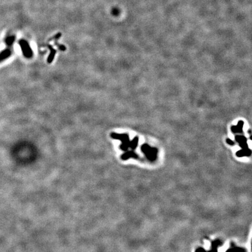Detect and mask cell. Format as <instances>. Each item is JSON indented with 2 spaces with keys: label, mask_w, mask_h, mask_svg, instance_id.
Returning <instances> with one entry per match:
<instances>
[{
  "label": "cell",
  "mask_w": 252,
  "mask_h": 252,
  "mask_svg": "<svg viewBox=\"0 0 252 252\" xmlns=\"http://www.w3.org/2000/svg\"><path fill=\"white\" fill-rule=\"evenodd\" d=\"M110 136L113 139H120L122 142V144L120 145V148L123 151H126L128 149L129 146H130V141L127 134H120L112 133L110 134Z\"/></svg>",
  "instance_id": "cell-1"
},
{
  "label": "cell",
  "mask_w": 252,
  "mask_h": 252,
  "mask_svg": "<svg viewBox=\"0 0 252 252\" xmlns=\"http://www.w3.org/2000/svg\"><path fill=\"white\" fill-rule=\"evenodd\" d=\"M19 44L24 57L27 59H31L33 56V53L28 42L25 40L22 39L19 42Z\"/></svg>",
  "instance_id": "cell-2"
},
{
  "label": "cell",
  "mask_w": 252,
  "mask_h": 252,
  "mask_svg": "<svg viewBox=\"0 0 252 252\" xmlns=\"http://www.w3.org/2000/svg\"><path fill=\"white\" fill-rule=\"evenodd\" d=\"M12 54V52L11 50L7 49L5 50H4L0 53V63L2 61L7 60L9 58Z\"/></svg>",
  "instance_id": "cell-3"
},
{
  "label": "cell",
  "mask_w": 252,
  "mask_h": 252,
  "mask_svg": "<svg viewBox=\"0 0 252 252\" xmlns=\"http://www.w3.org/2000/svg\"><path fill=\"white\" fill-rule=\"evenodd\" d=\"M49 48L50 49V53L49 54V56L47 58V62L48 63H52L53 61L54 57L55 55L56 54V50L55 49H54L53 48L52 46H49Z\"/></svg>",
  "instance_id": "cell-4"
},
{
  "label": "cell",
  "mask_w": 252,
  "mask_h": 252,
  "mask_svg": "<svg viewBox=\"0 0 252 252\" xmlns=\"http://www.w3.org/2000/svg\"><path fill=\"white\" fill-rule=\"evenodd\" d=\"M15 40V37L14 36H8L5 39V42L8 46H10L14 43Z\"/></svg>",
  "instance_id": "cell-5"
},
{
  "label": "cell",
  "mask_w": 252,
  "mask_h": 252,
  "mask_svg": "<svg viewBox=\"0 0 252 252\" xmlns=\"http://www.w3.org/2000/svg\"><path fill=\"white\" fill-rule=\"evenodd\" d=\"M136 155L135 154L132 152H128V153H125L122 156V158L124 160H127L128 158H129L130 157H134Z\"/></svg>",
  "instance_id": "cell-6"
},
{
  "label": "cell",
  "mask_w": 252,
  "mask_h": 252,
  "mask_svg": "<svg viewBox=\"0 0 252 252\" xmlns=\"http://www.w3.org/2000/svg\"><path fill=\"white\" fill-rule=\"evenodd\" d=\"M55 45L57 46L58 48H59L60 50H61V51H65V50H66V47L65 46H63V45H59V44H58V43H55Z\"/></svg>",
  "instance_id": "cell-7"
},
{
  "label": "cell",
  "mask_w": 252,
  "mask_h": 252,
  "mask_svg": "<svg viewBox=\"0 0 252 252\" xmlns=\"http://www.w3.org/2000/svg\"><path fill=\"white\" fill-rule=\"evenodd\" d=\"M244 250L242 249H238V248H235L231 250H229L228 252H243Z\"/></svg>",
  "instance_id": "cell-8"
},
{
  "label": "cell",
  "mask_w": 252,
  "mask_h": 252,
  "mask_svg": "<svg viewBox=\"0 0 252 252\" xmlns=\"http://www.w3.org/2000/svg\"><path fill=\"white\" fill-rule=\"evenodd\" d=\"M113 14L116 15L118 14V11L116 9H115L113 10Z\"/></svg>",
  "instance_id": "cell-9"
}]
</instances>
